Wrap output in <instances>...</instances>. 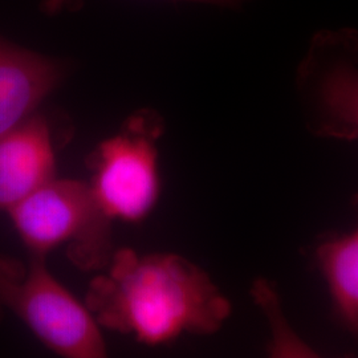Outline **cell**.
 <instances>
[{"instance_id": "6da1fadb", "label": "cell", "mask_w": 358, "mask_h": 358, "mask_svg": "<svg viewBox=\"0 0 358 358\" xmlns=\"http://www.w3.org/2000/svg\"><path fill=\"white\" fill-rule=\"evenodd\" d=\"M90 284L85 306L100 328L148 345L185 333L211 334L230 317L231 303L201 267L176 254H112Z\"/></svg>"}, {"instance_id": "7a4b0ae2", "label": "cell", "mask_w": 358, "mask_h": 358, "mask_svg": "<svg viewBox=\"0 0 358 358\" xmlns=\"http://www.w3.org/2000/svg\"><path fill=\"white\" fill-rule=\"evenodd\" d=\"M10 310L38 340L59 356H106L100 325L45 266V257L32 256L23 263L0 255V319Z\"/></svg>"}, {"instance_id": "3957f363", "label": "cell", "mask_w": 358, "mask_h": 358, "mask_svg": "<svg viewBox=\"0 0 358 358\" xmlns=\"http://www.w3.org/2000/svg\"><path fill=\"white\" fill-rule=\"evenodd\" d=\"M15 231L32 256L45 257L68 245L69 259L81 269L106 267L109 222L90 183L53 178L8 210Z\"/></svg>"}, {"instance_id": "277c9868", "label": "cell", "mask_w": 358, "mask_h": 358, "mask_svg": "<svg viewBox=\"0 0 358 358\" xmlns=\"http://www.w3.org/2000/svg\"><path fill=\"white\" fill-rule=\"evenodd\" d=\"M294 93L313 137L358 140V29L316 32L294 71Z\"/></svg>"}, {"instance_id": "5b68a950", "label": "cell", "mask_w": 358, "mask_h": 358, "mask_svg": "<svg viewBox=\"0 0 358 358\" xmlns=\"http://www.w3.org/2000/svg\"><path fill=\"white\" fill-rule=\"evenodd\" d=\"M162 133V118L141 109L90 153V187L110 220L136 223L152 213L159 196L157 141Z\"/></svg>"}, {"instance_id": "8992f818", "label": "cell", "mask_w": 358, "mask_h": 358, "mask_svg": "<svg viewBox=\"0 0 358 358\" xmlns=\"http://www.w3.org/2000/svg\"><path fill=\"white\" fill-rule=\"evenodd\" d=\"M53 178L56 152L51 121L36 112L0 136V211H8Z\"/></svg>"}, {"instance_id": "52a82bcc", "label": "cell", "mask_w": 358, "mask_h": 358, "mask_svg": "<svg viewBox=\"0 0 358 358\" xmlns=\"http://www.w3.org/2000/svg\"><path fill=\"white\" fill-rule=\"evenodd\" d=\"M68 64L0 35V136L38 112L64 80Z\"/></svg>"}, {"instance_id": "ba28073f", "label": "cell", "mask_w": 358, "mask_h": 358, "mask_svg": "<svg viewBox=\"0 0 358 358\" xmlns=\"http://www.w3.org/2000/svg\"><path fill=\"white\" fill-rule=\"evenodd\" d=\"M328 287L338 325L358 341V224L345 234H327L307 248Z\"/></svg>"}, {"instance_id": "9c48e42d", "label": "cell", "mask_w": 358, "mask_h": 358, "mask_svg": "<svg viewBox=\"0 0 358 358\" xmlns=\"http://www.w3.org/2000/svg\"><path fill=\"white\" fill-rule=\"evenodd\" d=\"M251 294L255 303L264 310L271 325V343L268 353L271 357H315V350L304 344L284 319L279 296L272 282L267 279H257Z\"/></svg>"}, {"instance_id": "30bf717a", "label": "cell", "mask_w": 358, "mask_h": 358, "mask_svg": "<svg viewBox=\"0 0 358 358\" xmlns=\"http://www.w3.org/2000/svg\"><path fill=\"white\" fill-rule=\"evenodd\" d=\"M213 4L224 8H241L251 0H182ZM84 0H40V11L48 16H55L64 13H75L83 7Z\"/></svg>"}]
</instances>
